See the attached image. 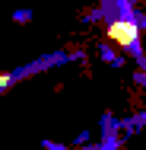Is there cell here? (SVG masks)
<instances>
[{"label":"cell","instance_id":"obj_1","mask_svg":"<svg viewBox=\"0 0 146 150\" xmlns=\"http://www.w3.org/2000/svg\"><path fill=\"white\" fill-rule=\"evenodd\" d=\"M111 38H115L117 45H130V42L137 38V26H130V23H115V26H111Z\"/></svg>","mask_w":146,"mask_h":150}]
</instances>
